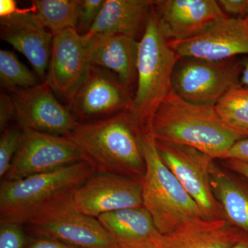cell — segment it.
<instances>
[{"label":"cell","instance_id":"cell-1","mask_svg":"<svg viewBox=\"0 0 248 248\" xmlns=\"http://www.w3.org/2000/svg\"><path fill=\"white\" fill-rule=\"evenodd\" d=\"M143 127L131 108L92 122H78L66 138L96 172L141 181L145 164Z\"/></svg>","mask_w":248,"mask_h":248},{"label":"cell","instance_id":"cell-2","mask_svg":"<svg viewBox=\"0 0 248 248\" xmlns=\"http://www.w3.org/2000/svg\"><path fill=\"white\" fill-rule=\"evenodd\" d=\"M144 130L156 140L193 147L214 159H223L236 141L244 138L223 123L215 107L187 102L173 90Z\"/></svg>","mask_w":248,"mask_h":248},{"label":"cell","instance_id":"cell-3","mask_svg":"<svg viewBox=\"0 0 248 248\" xmlns=\"http://www.w3.org/2000/svg\"><path fill=\"white\" fill-rule=\"evenodd\" d=\"M142 146L146 164L141 180L143 207L151 215L160 234H167L193 220L205 218L199 205L161 159L155 138L144 129Z\"/></svg>","mask_w":248,"mask_h":248},{"label":"cell","instance_id":"cell-4","mask_svg":"<svg viewBox=\"0 0 248 248\" xmlns=\"http://www.w3.org/2000/svg\"><path fill=\"white\" fill-rule=\"evenodd\" d=\"M179 59L163 34L152 6L139 41L138 79L131 107L143 128L172 91L173 72Z\"/></svg>","mask_w":248,"mask_h":248},{"label":"cell","instance_id":"cell-5","mask_svg":"<svg viewBox=\"0 0 248 248\" xmlns=\"http://www.w3.org/2000/svg\"><path fill=\"white\" fill-rule=\"evenodd\" d=\"M95 172L89 163L81 161L19 180L3 179L0 186V223L25 224L50 197L81 185Z\"/></svg>","mask_w":248,"mask_h":248},{"label":"cell","instance_id":"cell-6","mask_svg":"<svg viewBox=\"0 0 248 248\" xmlns=\"http://www.w3.org/2000/svg\"><path fill=\"white\" fill-rule=\"evenodd\" d=\"M48 199L26 224L35 237L79 248H118L97 218L80 213L72 199L73 189Z\"/></svg>","mask_w":248,"mask_h":248},{"label":"cell","instance_id":"cell-7","mask_svg":"<svg viewBox=\"0 0 248 248\" xmlns=\"http://www.w3.org/2000/svg\"><path fill=\"white\" fill-rule=\"evenodd\" d=\"M241 59L208 61L181 58L173 72L172 90L187 102L215 107L230 89L241 86Z\"/></svg>","mask_w":248,"mask_h":248},{"label":"cell","instance_id":"cell-8","mask_svg":"<svg viewBox=\"0 0 248 248\" xmlns=\"http://www.w3.org/2000/svg\"><path fill=\"white\" fill-rule=\"evenodd\" d=\"M155 141L161 159L199 205L205 218H224L211 186L215 159L193 147Z\"/></svg>","mask_w":248,"mask_h":248},{"label":"cell","instance_id":"cell-9","mask_svg":"<svg viewBox=\"0 0 248 248\" xmlns=\"http://www.w3.org/2000/svg\"><path fill=\"white\" fill-rule=\"evenodd\" d=\"M133 98V93L115 73L91 65L69 109L78 122H92L131 108Z\"/></svg>","mask_w":248,"mask_h":248},{"label":"cell","instance_id":"cell-10","mask_svg":"<svg viewBox=\"0 0 248 248\" xmlns=\"http://www.w3.org/2000/svg\"><path fill=\"white\" fill-rule=\"evenodd\" d=\"M81 161L78 147L66 137L24 130L20 146L3 179L19 180Z\"/></svg>","mask_w":248,"mask_h":248},{"label":"cell","instance_id":"cell-11","mask_svg":"<svg viewBox=\"0 0 248 248\" xmlns=\"http://www.w3.org/2000/svg\"><path fill=\"white\" fill-rule=\"evenodd\" d=\"M12 93L16 120L24 130L66 137L79 122L71 110L59 102L46 81Z\"/></svg>","mask_w":248,"mask_h":248},{"label":"cell","instance_id":"cell-12","mask_svg":"<svg viewBox=\"0 0 248 248\" xmlns=\"http://www.w3.org/2000/svg\"><path fill=\"white\" fill-rule=\"evenodd\" d=\"M72 199L78 211L94 218L143 207L141 181L108 173H94L73 189Z\"/></svg>","mask_w":248,"mask_h":248},{"label":"cell","instance_id":"cell-13","mask_svg":"<svg viewBox=\"0 0 248 248\" xmlns=\"http://www.w3.org/2000/svg\"><path fill=\"white\" fill-rule=\"evenodd\" d=\"M91 66L83 35L69 29L53 35L45 81L54 93L70 103Z\"/></svg>","mask_w":248,"mask_h":248},{"label":"cell","instance_id":"cell-14","mask_svg":"<svg viewBox=\"0 0 248 248\" xmlns=\"http://www.w3.org/2000/svg\"><path fill=\"white\" fill-rule=\"evenodd\" d=\"M179 58L221 61L248 55V24L244 18L227 16L203 33L181 42H169Z\"/></svg>","mask_w":248,"mask_h":248},{"label":"cell","instance_id":"cell-15","mask_svg":"<svg viewBox=\"0 0 248 248\" xmlns=\"http://www.w3.org/2000/svg\"><path fill=\"white\" fill-rule=\"evenodd\" d=\"M153 6L169 42L197 37L228 16L215 0H156Z\"/></svg>","mask_w":248,"mask_h":248},{"label":"cell","instance_id":"cell-16","mask_svg":"<svg viewBox=\"0 0 248 248\" xmlns=\"http://www.w3.org/2000/svg\"><path fill=\"white\" fill-rule=\"evenodd\" d=\"M1 39L29 60L40 79L48 70L53 35L33 14L16 15L0 19Z\"/></svg>","mask_w":248,"mask_h":248},{"label":"cell","instance_id":"cell-17","mask_svg":"<svg viewBox=\"0 0 248 248\" xmlns=\"http://www.w3.org/2000/svg\"><path fill=\"white\" fill-rule=\"evenodd\" d=\"M91 65L115 73L132 92L138 79L139 41L125 35H83Z\"/></svg>","mask_w":248,"mask_h":248},{"label":"cell","instance_id":"cell-18","mask_svg":"<svg viewBox=\"0 0 248 248\" xmlns=\"http://www.w3.org/2000/svg\"><path fill=\"white\" fill-rule=\"evenodd\" d=\"M246 232L233 226L226 218H201L160 234L155 248H232L247 239Z\"/></svg>","mask_w":248,"mask_h":248},{"label":"cell","instance_id":"cell-19","mask_svg":"<svg viewBox=\"0 0 248 248\" xmlns=\"http://www.w3.org/2000/svg\"><path fill=\"white\" fill-rule=\"evenodd\" d=\"M97 218L118 248L153 247L160 234L143 207L103 214Z\"/></svg>","mask_w":248,"mask_h":248},{"label":"cell","instance_id":"cell-20","mask_svg":"<svg viewBox=\"0 0 248 248\" xmlns=\"http://www.w3.org/2000/svg\"><path fill=\"white\" fill-rule=\"evenodd\" d=\"M153 4L151 0H105L88 33L125 35L137 40L143 33Z\"/></svg>","mask_w":248,"mask_h":248},{"label":"cell","instance_id":"cell-21","mask_svg":"<svg viewBox=\"0 0 248 248\" xmlns=\"http://www.w3.org/2000/svg\"><path fill=\"white\" fill-rule=\"evenodd\" d=\"M211 186L225 217L233 226L248 234V187L216 166L211 174Z\"/></svg>","mask_w":248,"mask_h":248},{"label":"cell","instance_id":"cell-22","mask_svg":"<svg viewBox=\"0 0 248 248\" xmlns=\"http://www.w3.org/2000/svg\"><path fill=\"white\" fill-rule=\"evenodd\" d=\"M31 5L37 20L53 35L76 29L79 0H34Z\"/></svg>","mask_w":248,"mask_h":248},{"label":"cell","instance_id":"cell-23","mask_svg":"<svg viewBox=\"0 0 248 248\" xmlns=\"http://www.w3.org/2000/svg\"><path fill=\"white\" fill-rule=\"evenodd\" d=\"M215 110L228 128L246 138L248 132V87L238 86L230 89L217 102Z\"/></svg>","mask_w":248,"mask_h":248},{"label":"cell","instance_id":"cell-24","mask_svg":"<svg viewBox=\"0 0 248 248\" xmlns=\"http://www.w3.org/2000/svg\"><path fill=\"white\" fill-rule=\"evenodd\" d=\"M40 79L9 50H0V84L11 92L40 84Z\"/></svg>","mask_w":248,"mask_h":248},{"label":"cell","instance_id":"cell-25","mask_svg":"<svg viewBox=\"0 0 248 248\" xmlns=\"http://www.w3.org/2000/svg\"><path fill=\"white\" fill-rule=\"evenodd\" d=\"M24 130L18 126L8 127L0 138V177L4 179L20 146Z\"/></svg>","mask_w":248,"mask_h":248},{"label":"cell","instance_id":"cell-26","mask_svg":"<svg viewBox=\"0 0 248 248\" xmlns=\"http://www.w3.org/2000/svg\"><path fill=\"white\" fill-rule=\"evenodd\" d=\"M105 3V0H79L76 30L80 35L89 32Z\"/></svg>","mask_w":248,"mask_h":248},{"label":"cell","instance_id":"cell-27","mask_svg":"<svg viewBox=\"0 0 248 248\" xmlns=\"http://www.w3.org/2000/svg\"><path fill=\"white\" fill-rule=\"evenodd\" d=\"M25 234L22 226L13 223H0V248H25Z\"/></svg>","mask_w":248,"mask_h":248},{"label":"cell","instance_id":"cell-28","mask_svg":"<svg viewBox=\"0 0 248 248\" xmlns=\"http://www.w3.org/2000/svg\"><path fill=\"white\" fill-rule=\"evenodd\" d=\"M16 120V110L12 97L6 93L1 92L0 94V130L1 132L8 128V124L11 120Z\"/></svg>","mask_w":248,"mask_h":248},{"label":"cell","instance_id":"cell-29","mask_svg":"<svg viewBox=\"0 0 248 248\" xmlns=\"http://www.w3.org/2000/svg\"><path fill=\"white\" fill-rule=\"evenodd\" d=\"M220 7L223 12L234 17L245 18L248 13V0H219Z\"/></svg>","mask_w":248,"mask_h":248},{"label":"cell","instance_id":"cell-30","mask_svg":"<svg viewBox=\"0 0 248 248\" xmlns=\"http://www.w3.org/2000/svg\"><path fill=\"white\" fill-rule=\"evenodd\" d=\"M33 14L34 8L31 5V7L26 9H19L17 1L15 0H0V17L6 18L16 16V15Z\"/></svg>","mask_w":248,"mask_h":248},{"label":"cell","instance_id":"cell-31","mask_svg":"<svg viewBox=\"0 0 248 248\" xmlns=\"http://www.w3.org/2000/svg\"><path fill=\"white\" fill-rule=\"evenodd\" d=\"M223 159L248 161V138L241 139L231 147Z\"/></svg>","mask_w":248,"mask_h":248},{"label":"cell","instance_id":"cell-32","mask_svg":"<svg viewBox=\"0 0 248 248\" xmlns=\"http://www.w3.org/2000/svg\"><path fill=\"white\" fill-rule=\"evenodd\" d=\"M25 248H79L46 238L35 237L28 241Z\"/></svg>","mask_w":248,"mask_h":248},{"label":"cell","instance_id":"cell-33","mask_svg":"<svg viewBox=\"0 0 248 248\" xmlns=\"http://www.w3.org/2000/svg\"><path fill=\"white\" fill-rule=\"evenodd\" d=\"M226 166L233 172L248 179V161L227 159Z\"/></svg>","mask_w":248,"mask_h":248},{"label":"cell","instance_id":"cell-34","mask_svg":"<svg viewBox=\"0 0 248 248\" xmlns=\"http://www.w3.org/2000/svg\"><path fill=\"white\" fill-rule=\"evenodd\" d=\"M242 73H241V84L248 87V57L241 59Z\"/></svg>","mask_w":248,"mask_h":248},{"label":"cell","instance_id":"cell-35","mask_svg":"<svg viewBox=\"0 0 248 248\" xmlns=\"http://www.w3.org/2000/svg\"><path fill=\"white\" fill-rule=\"evenodd\" d=\"M232 248H248V237L247 239L243 240L241 242L238 243Z\"/></svg>","mask_w":248,"mask_h":248},{"label":"cell","instance_id":"cell-36","mask_svg":"<svg viewBox=\"0 0 248 248\" xmlns=\"http://www.w3.org/2000/svg\"><path fill=\"white\" fill-rule=\"evenodd\" d=\"M244 19H245V20H246V22H247V23L248 24V14L246 15V17H245Z\"/></svg>","mask_w":248,"mask_h":248},{"label":"cell","instance_id":"cell-37","mask_svg":"<svg viewBox=\"0 0 248 248\" xmlns=\"http://www.w3.org/2000/svg\"><path fill=\"white\" fill-rule=\"evenodd\" d=\"M246 138H248V132L247 134H246Z\"/></svg>","mask_w":248,"mask_h":248},{"label":"cell","instance_id":"cell-38","mask_svg":"<svg viewBox=\"0 0 248 248\" xmlns=\"http://www.w3.org/2000/svg\"><path fill=\"white\" fill-rule=\"evenodd\" d=\"M155 248V247H149V248Z\"/></svg>","mask_w":248,"mask_h":248}]
</instances>
